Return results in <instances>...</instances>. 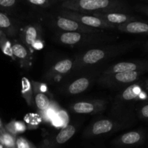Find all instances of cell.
Returning <instances> with one entry per match:
<instances>
[{"instance_id":"15","label":"cell","mask_w":148,"mask_h":148,"mask_svg":"<svg viewBox=\"0 0 148 148\" xmlns=\"http://www.w3.org/2000/svg\"><path fill=\"white\" fill-rule=\"evenodd\" d=\"M92 80L93 78L91 77H80L66 85L65 91L69 95H78L82 93L90 87Z\"/></svg>"},{"instance_id":"7","label":"cell","mask_w":148,"mask_h":148,"mask_svg":"<svg viewBox=\"0 0 148 148\" xmlns=\"http://www.w3.org/2000/svg\"><path fill=\"white\" fill-rule=\"evenodd\" d=\"M75 132L76 127L72 124H68L57 134L44 139L38 148H60L75 135Z\"/></svg>"},{"instance_id":"2","label":"cell","mask_w":148,"mask_h":148,"mask_svg":"<svg viewBox=\"0 0 148 148\" xmlns=\"http://www.w3.org/2000/svg\"><path fill=\"white\" fill-rule=\"evenodd\" d=\"M62 9L92 14L98 12H118L125 10L120 0H66L62 1Z\"/></svg>"},{"instance_id":"31","label":"cell","mask_w":148,"mask_h":148,"mask_svg":"<svg viewBox=\"0 0 148 148\" xmlns=\"http://www.w3.org/2000/svg\"><path fill=\"white\" fill-rule=\"evenodd\" d=\"M147 47L148 48V42H147Z\"/></svg>"},{"instance_id":"25","label":"cell","mask_w":148,"mask_h":148,"mask_svg":"<svg viewBox=\"0 0 148 148\" xmlns=\"http://www.w3.org/2000/svg\"><path fill=\"white\" fill-rule=\"evenodd\" d=\"M16 148H36L29 140L23 137H16Z\"/></svg>"},{"instance_id":"32","label":"cell","mask_w":148,"mask_h":148,"mask_svg":"<svg viewBox=\"0 0 148 148\" xmlns=\"http://www.w3.org/2000/svg\"><path fill=\"white\" fill-rule=\"evenodd\" d=\"M147 87H148V81L147 82Z\"/></svg>"},{"instance_id":"12","label":"cell","mask_w":148,"mask_h":148,"mask_svg":"<svg viewBox=\"0 0 148 148\" xmlns=\"http://www.w3.org/2000/svg\"><path fill=\"white\" fill-rule=\"evenodd\" d=\"M12 51L14 59L19 62L20 66L28 69L31 65L32 51L23 43L18 41L12 42Z\"/></svg>"},{"instance_id":"11","label":"cell","mask_w":148,"mask_h":148,"mask_svg":"<svg viewBox=\"0 0 148 148\" xmlns=\"http://www.w3.org/2000/svg\"><path fill=\"white\" fill-rule=\"evenodd\" d=\"M22 43L29 48L33 52V46L41 39V28L38 24H31L25 26L20 33Z\"/></svg>"},{"instance_id":"13","label":"cell","mask_w":148,"mask_h":148,"mask_svg":"<svg viewBox=\"0 0 148 148\" xmlns=\"http://www.w3.org/2000/svg\"><path fill=\"white\" fill-rule=\"evenodd\" d=\"M74 60L64 59L56 62L45 75V78L48 80H52L58 77L66 75L73 69Z\"/></svg>"},{"instance_id":"4","label":"cell","mask_w":148,"mask_h":148,"mask_svg":"<svg viewBox=\"0 0 148 148\" xmlns=\"http://www.w3.org/2000/svg\"><path fill=\"white\" fill-rule=\"evenodd\" d=\"M59 16L67 17L78 22L80 24L91 28L99 29V30H114L116 29V26L107 23L105 20L100 17L94 16L92 14H85V13L71 11V10L62 9L59 12Z\"/></svg>"},{"instance_id":"3","label":"cell","mask_w":148,"mask_h":148,"mask_svg":"<svg viewBox=\"0 0 148 148\" xmlns=\"http://www.w3.org/2000/svg\"><path fill=\"white\" fill-rule=\"evenodd\" d=\"M113 36L104 33H81L76 32H62L57 36V41L68 46H81L100 44L112 40Z\"/></svg>"},{"instance_id":"9","label":"cell","mask_w":148,"mask_h":148,"mask_svg":"<svg viewBox=\"0 0 148 148\" xmlns=\"http://www.w3.org/2000/svg\"><path fill=\"white\" fill-rule=\"evenodd\" d=\"M54 24L58 28L64 32H76L81 33H100L104 32V30L99 29L87 27L75 20L59 15L55 19Z\"/></svg>"},{"instance_id":"19","label":"cell","mask_w":148,"mask_h":148,"mask_svg":"<svg viewBox=\"0 0 148 148\" xmlns=\"http://www.w3.org/2000/svg\"><path fill=\"white\" fill-rule=\"evenodd\" d=\"M0 30L7 37H14L18 33L17 25L7 13L0 11Z\"/></svg>"},{"instance_id":"29","label":"cell","mask_w":148,"mask_h":148,"mask_svg":"<svg viewBox=\"0 0 148 148\" xmlns=\"http://www.w3.org/2000/svg\"><path fill=\"white\" fill-rule=\"evenodd\" d=\"M2 127H3L2 122H1V119H0V130H1V129L2 128Z\"/></svg>"},{"instance_id":"17","label":"cell","mask_w":148,"mask_h":148,"mask_svg":"<svg viewBox=\"0 0 148 148\" xmlns=\"http://www.w3.org/2000/svg\"><path fill=\"white\" fill-rule=\"evenodd\" d=\"M143 140V132L132 131L120 135L114 140V143L119 146H133L140 143Z\"/></svg>"},{"instance_id":"26","label":"cell","mask_w":148,"mask_h":148,"mask_svg":"<svg viewBox=\"0 0 148 148\" xmlns=\"http://www.w3.org/2000/svg\"><path fill=\"white\" fill-rule=\"evenodd\" d=\"M17 4V0H0V11L6 13L7 10L12 9Z\"/></svg>"},{"instance_id":"30","label":"cell","mask_w":148,"mask_h":148,"mask_svg":"<svg viewBox=\"0 0 148 148\" xmlns=\"http://www.w3.org/2000/svg\"><path fill=\"white\" fill-rule=\"evenodd\" d=\"M0 148H4V146H3V145H1V143H0Z\"/></svg>"},{"instance_id":"5","label":"cell","mask_w":148,"mask_h":148,"mask_svg":"<svg viewBox=\"0 0 148 148\" xmlns=\"http://www.w3.org/2000/svg\"><path fill=\"white\" fill-rule=\"evenodd\" d=\"M123 124L118 120L101 119L90 123L84 130L83 136L85 138L90 139L107 135L120 130Z\"/></svg>"},{"instance_id":"1","label":"cell","mask_w":148,"mask_h":148,"mask_svg":"<svg viewBox=\"0 0 148 148\" xmlns=\"http://www.w3.org/2000/svg\"><path fill=\"white\" fill-rule=\"evenodd\" d=\"M132 46L131 43H116L91 48L77 55L74 59L72 70H80L99 64L124 53Z\"/></svg>"},{"instance_id":"6","label":"cell","mask_w":148,"mask_h":148,"mask_svg":"<svg viewBox=\"0 0 148 148\" xmlns=\"http://www.w3.org/2000/svg\"><path fill=\"white\" fill-rule=\"evenodd\" d=\"M143 73V72H124L110 75H101L98 82L103 87L116 88L136 82Z\"/></svg>"},{"instance_id":"27","label":"cell","mask_w":148,"mask_h":148,"mask_svg":"<svg viewBox=\"0 0 148 148\" xmlns=\"http://www.w3.org/2000/svg\"><path fill=\"white\" fill-rule=\"evenodd\" d=\"M30 4L38 7H48L50 5V0H27Z\"/></svg>"},{"instance_id":"23","label":"cell","mask_w":148,"mask_h":148,"mask_svg":"<svg viewBox=\"0 0 148 148\" xmlns=\"http://www.w3.org/2000/svg\"><path fill=\"white\" fill-rule=\"evenodd\" d=\"M4 128L6 131L16 137L17 134L25 132L26 130V126L21 121H12L6 124Z\"/></svg>"},{"instance_id":"28","label":"cell","mask_w":148,"mask_h":148,"mask_svg":"<svg viewBox=\"0 0 148 148\" xmlns=\"http://www.w3.org/2000/svg\"><path fill=\"white\" fill-rule=\"evenodd\" d=\"M140 116L144 119H148V104L143 106L140 111Z\"/></svg>"},{"instance_id":"20","label":"cell","mask_w":148,"mask_h":148,"mask_svg":"<svg viewBox=\"0 0 148 148\" xmlns=\"http://www.w3.org/2000/svg\"><path fill=\"white\" fill-rule=\"evenodd\" d=\"M141 92L142 88L140 84L133 83L124 88V90L116 97V99L123 102L134 101L140 97Z\"/></svg>"},{"instance_id":"21","label":"cell","mask_w":148,"mask_h":148,"mask_svg":"<svg viewBox=\"0 0 148 148\" xmlns=\"http://www.w3.org/2000/svg\"><path fill=\"white\" fill-rule=\"evenodd\" d=\"M22 95L25 100L27 103L30 106L33 105V89L31 82L26 77H23L22 79Z\"/></svg>"},{"instance_id":"24","label":"cell","mask_w":148,"mask_h":148,"mask_svg":"<svg viewBox=\"0 0 148 148\" xmlns=\"http://www.w3.org/2000/svg\"><path fill=\"white\" fill-rule=\"evenodd\" d=\"M0 49L4 54L11 58L12 60H15L12 51V42L1 30H0Z\"/></svg>"},{"instance_id":"14","label":"cell","mask_w":148,"mask_h":148,"mask_svg":"<svg viewBox=\"0 0 148 148\" xmlns=\"http://www.w3.org/2000/svg\"><path fill=\"white\" fill-rule=\"evenodd\" d=\"M92 15L100 17L107 23L117 26L124 23L135 21V17L125 14L124 12H98L92 14Z\"/></svg>"},{"instance_id":"33","label":"cell","mask_w":148,"mask_h":148,"mask_svg":"<svg viewBox=\"0 0 148 148\" xmlns=\"http://www.w3.org/2000/svg\"><path fill=\"white\" fill-rule=\"evenodd\" d=\"M64 1H66V0H64Z\"/></svg>"},{"instance_id":"10","label":"cell","mask_w":148,"mask_h":148,"mask_svg":"<svg viewBox=\"0 0 148 148\" xmlns=\"http://www.w3.org/2000/svg\"><path fill=\"white\" fill-rule=\"evenodd\" d=\"M148 69V62H120L108 66L102 75L119 73L124 72H143Z\"/></svg>"},{"instance_id":"16","label":"cell","mask_w":148,"mask_h":148,"mask_svg":"<svg viewBox=\"0 0 148 148\" xmlns=\"http://www.w3.org/2000/svg\"><path fill=\"white\" fill-rule=\"evenodd\" d=\"M32 84H33V94H34V103L38 110L42 114L49 108L51 101H50L49 97L41 91V86H40V83L33 81Z\"/></svg>"},{"instance_id":"22","label":"cell","mask_w":148,"mask_h":148,"mask_svg":"<svg viewBox=\"0 0 148 148\" xmlns=\"http://www.w3.org/2000/svg\"><path fill=\"white\" fill-rule=\"evenodd\" d=\"M0 143L4 148H16V137L6 131L3 127L0 130Z\"/></svg>"},{"instance_id":"8","label":"cell","mask_w":148,"mask_h":148,"mask_svg":"<svg viewBox=\"0 0 148 148\" xmlns=\"http://www.w3.org/2000/svg\"><path fill=\"white\" fill-rule=\"evenodd\" d=\"M108 101L104 99L87 100L78 101L70 106L73 112L78 114H96L106 108Z\"/></svg>"},{"instance_id":"18","label":"cell","mask_w":148,"mask_h":148,"mask_svg":"<svg viewBox=\"0 0 148 148\" xmlns=\"http://www.w3.org/2000/svg\"><path fill=\"white\" fill-rule=\"evenodd\" d=\"M116 29L131 34H148V23L135 20L116 26Z\"/></svg>"}]
</instances>
